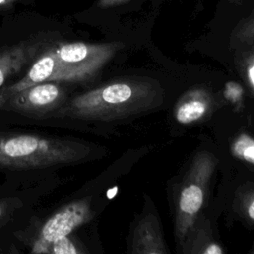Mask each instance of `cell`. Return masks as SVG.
Listing matches in <instances>:
<instances>
[{
	"instance_id": "5b68a950",
	"label": "cell",
	"mask_w": 254,
	"mask_h": 254,
	"mask_svg": "<svg viewBox=\"0 0 254 254\" xmlns=\"http://www.w3.org/2000/svg\"><path fill=\"white\" fill-rule=\"evenodd\" d=\"M216 159L210 152H198L181 188L176 208V237L184 243L191 231L205 199L208 182L214 171Z\"/></svg>"
},
{
	"instance_id": "d6986e66",
	"label": "cell",
	"mask_w": 254,
	"mask_h": 254,
	"mask_svg": "<svg viewBox=\"0 0 254 254\" xmlns=\"http://www.w3.org/2000/svg\"><path fill=\"white\" fill-rule=\"evenodd\" d=\"M253 252H254V251H253Z\"/></svg>"
},
{
	"instance_id": "3957f363",
	"label": "cell",
	"mask_w": 254,
	"mask_h": 254,
	"mask_svg": "<svg viewBox=\"0 0 254 254\" xmlns=\"http://www.w3.org/2000/svg\"><path fill=\"white\" fill-rule=\"evenodd\" d=\"M73 86L50 80L0 97V126L40 125L67 101Z\"/></svg>"
},
{
	"instance_id": "52a82bcc",
	"label": "cell",
	"mask_w": 254,
	"mask_h": 254,
	"mask_svg": "<svg viewBox=\"0 0 254 254\" xmlns=\"http://www.w3.org/2000/svg\"><path fill=\"white\" fill-rule=\"evenodd\" d=\"M94 216L89 198L71 200L59 207L39 226L32 241L33 253H46L53 242L70 235Z\"/></svg>"
},
{
	"instance_id": "7c38bea8",
	"label": "cell",
	"mask_w": 254,
	"mask_h": 254,
	"mask_svg": "<svg viewBox=\"0 0 254 254\" xmlns=\"http://www.w3.org/2000/svg\"><path fill=\"white\" fill-rule=\"evenodd\" d=\"M232 42L237 45H250L254 43V14L238 25L232 35Z\"/></svg>"
},
{
	"instance_id": "e0dca14e",
	"label": "cell",
	"mask_w": 254,
	"mask_h": 254,
	"mask_svg": "<svg viewBox=\"0 0 254 254\" xmlns=\"http://www.w3.org/2000/svg\"><path fill=\"white\" fill-rule=\"evenodd\" d=\"M246 212L248 217L254 221V196L251 197V199H249L247 201L246 204Z\"/></svg>"
},
{
	"instance_id": "8fae6325",
	"label": "cell",
	"mask_w": 254,
	"mask_h": 254,
	"mask_svg": "<svg viewBox=\"0 0 254 254\" xmlns=\"http://www.w3.org/2000/svg\"><path fill=\"white\" fill-rule=\"evenodd\" d=\"M24 198L18 195L0 197V227L8 222L16 210L24 207Z\"/></svg>"
},
{
	"instance_id": "ba28073f",
	"label": "cell",
	"mask_w": 254,
	"mask_h": 254,
	"mask_svg": "<svg viewBox=\"0 0 254 254\" xmlns=\"http://www.w3.org/2000/svg\"><path fill=\"white\" fill-rule=\"evenodd\" d=\"M133 254H166L168 250L157 216L148 213L137 223L132 236Z\"/></svg>"
},
{
	"instance_id": "ac0fdd59",
	"label": "cell",
	"mask_w": 254,
	"mask_h": 254,
	"mask_svg": "<svg viewBox=\"0 0 254 254\" xmlns=\"http://www.w3.org/2000/svg\"><path fill=\"white\" fill-rule=\"evenodd\" d=\"M21 1V0H0V10L1 9H7L9 6L13 5L14 3Z\"/></svg>"
},
{
	"instance_id": "5bb4252c",
	"label": "cell",
	"mask_w": 254,
	"mask_h": 254,
	"mask_svg": "<svg viewBox=\"0 0 254 254\" xmlns=\"http://www.w3.org/2000/svg\"><path fill=\"white\" fill-rule=\"evenodd\" d=\"M242 73L249 84V86L254 91V50L247 53L241 63Z\"/></svg>"
},
{
	"instance_id": "6da1fadb",
	"label": "cell",
	"mask_w": 254,
	"mask_h": 254,
	"mask_svg": "<svg viewBox=\"0 0 254 254\" xmlns=\"http://www.w3.org/2000/svg\"><path fill=\"white\" fill-rule=\"evenodd\" d=\"M165 97L161 84L145 76L113 79L72 93L40 126L73 128L79 122H108L138 115L160 106Z\"/></svg>"
},
{
	"instance_id": "7a4b0ae2",
	"label": "cell",
	"mask_w": 254,
	"mask_h": 254,
	"mask_svg": "<svg viewBox=\"0 0 254 254\" xmlns=\"http://www.w3.org/2000/svg\"><path fill=\"white\" fill-rule=\"evenodd\" d=\"M93 152L89 144L71 137L0 130L2 171H54L86 162Z\"/></svg>"
},
{
	"instance_id": "4fadbf2b",
	"label": "cell",
	"mask_w": 254,
	"mask_h": 254,
	"mask_svg": "<svg viewBox=\"0 0 254 254\" xmlns=\"http://www.w3.org/2000/svg\"><path fill=\"white\" fill-rule=\"evenodd\" d=\"M84 252L86 251L80 249L78 247V243L70 237V235L53 242L46 250V253L51 254H79Z\"/></svg>"
},
{
	"instance_id": "30bf717a",
	"label": "cell",
	"mask_w": 254,
	"mask_h": 254,
	"mask_svg": "<svg viewBox=\"0 0 254 254\" xmlns=\"http://www.w3.org/2000/svg\"><path fill=\"white\" fill-rule=\"evenodd\" d=\"M232 155L246 163L254 165V138L248 134H239L231 144Z\"/></svg>"
},
{
	"instance_id": "2e32d148",
	"label": "cell",
	"mask_w": 254,
	"mask_h": 254,
	"mask_svg": "<svg viewBox=\"0 0 254 254\" xmlns=\"http://www.w3.org/2000/svg\"><path fill=\"white\" fill-rule=\"evenodd\" d=\"M128 0H98L97 6L99 8H110L117 5H120Z\"/></svg>"
},
{
	"instance_id": "8992f818",
	"label": "cell",
	"mask_w": 254,
	"mask_h": 254,
	"mask_svg": "<svg viewBox=\"0 0 254 254\" xmlns=\"http://www.w3.org/2000/svg\"><path fill=\"white\" fill-rule=\"evenodd\" d=\"M60 40L63 39L55 33L38 32L0 43V94L23 77L49 46Z\"/></svg>"
},
{
	"instance_id": "277c9868",
	"label": "cell",
	"mask_w": 254,
	"mask_h": 254,
	"mask_svg": "<svg viewBox=\"0 0 254 254\" xmlns=\"http://www.w3.org/2000/svg\"><path fill=\"white\" fill-rule=\"evenodd\" d=\"M123 47L121 43L91 44L61 40L55 44V72L52 80L73 85L91 80Z\"/></svg>"
},
{
	"instance_id": "9c48e42d",
	"label": "cell",
	"mask_w": 254,
	"mask_h": 254,
	"mask_svg": "<svg viewBox=\"0 0 254 254\" xmlns=\"http://www.w3.org/2000/svg\"><path fill=\"white\" fill-rule=\"evenodd\" d=\"M212 97L204 87H194L188 90L175 106L174 115L181 124H190L204 117L210 110Z\"/></svg>"
},
{
	"instance_id": "9a60e30c",
	"label": "cell",
	"mask_w": 254,
	"mask_h": 254,
	"mask_svg": "<svg viewBox=\"0 0 254 254\" xmlns=\"http://www.w3.org/2000/svg\"><path fill=\"white\" fill-rule=\"evenodd\" d=\"M224 250L221 246L215 242H208L204 245V248L201 250L203 254H222Z\"/></svg>"
}]
</instances>
